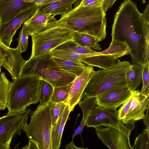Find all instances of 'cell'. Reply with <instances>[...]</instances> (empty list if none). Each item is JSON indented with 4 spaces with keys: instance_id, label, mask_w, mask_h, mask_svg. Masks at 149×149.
<instances>
[{
    "instance_id": "7bdbcfd3",
    "label": "cell",
    "mask_w": 149,
    "mask_h": 149,
    "mask_svg": "<svg viewBox=\"0 0 149 149\" xmlns=\"http://www.w3.org/2000/svg\"><path fill=\"white\" fill-rule=\"evenodd\" d=\"M1 66H3L4 67V65L3 61L0 59V67Z\"/></svg>"
},
{
    "instance_id": "d6a6232c",
    "label": "cell",
    "mask_w": 149,
    "mask_h": 149,
    "mask_svg": "<svg viewBox=\"0 0 149 149\" xmlns=\"http://www.w3.org/2000/svg\"><path fill=\"white\" fill-rule=\"evenodd\" d=\"M142 81L143 86L141 93L149 96V60L142 66Z\"/></svg>"
},
{
    "instance_id": "b9f144b4",
    "label": "cell",
    "mask_w": 149,
    "mask_h": 149,
    "mask_svg": "<svg viewBox=\"0 0 149 149\" xmlns=\"http://www.w3.org/2000/svg\"><path fill=\"white\" fill-rule=\"evenodd\" d=\"M61 0H47L44 3H43L40 7V8L41 7H43L46 5H47V4L51 3H52L55 1Z\"/></svg>"
},
{
    "instance_id": "f546056e",
    "label": "cell",
    "mask_w": 149,
    "mask_h": 149,
    "mask_svg": "<svg viewBox=\"0 0 149 149\" xmlns=\"http://www.w3.org/2000/svg\"><path fill=\"white\" fill-rule=\"evenodd\" d=\"M68 100L59 103H55L50 101L49 103L52 119V128L56 124L59 117L67 104Z\"/></svg>"
},
{
    "instance_id": "484cf974",
    "label": "cell",
    "mask_w": 149,
    "mask_h": 149,
    "mask_svg": "<svg viewBox=\"0 0 149 149\" xmlns=\"http://www.w3.org/2000/svg\"><path fill=\"white\" fill-rule=\"evenodd\" d=\"M10 83L6 77L5 72H2L0 74V111L5 109L6 107Z\"/></svg>"
},
{
    "instance_id": "9c48e42d",
    "label": "cell",
    "mask_w": 149,
    "mask_h": 149,
    "mask_svg": "<svg viewBox=\"0 0 149 149\" xmlns=\"http://www.w3.org/2000/svg\"><path fill=\"white\" fill-rule=\"evenodd\" d=\"M31 111L29 109L0 117V149L10 148L12 139L17 135H21Z\"/></svg>"
},
{
    "instance_id": "e0dca14e",
    "label": "cell",
    "mask_w": 149,
    "mask_h": 149,
    "mask_svg": "<svg viewBox=\"0 0 149 149\" xmlns=\"http://www.w3.org/2000/svg\"><path fill=\"white\" fill-rule=\"evenodd\" d=\"M25 0H0V24L6 22L24 9L34 4Z\"/></svg>"
},
{
    "instance_id": "2e32d148",
    "label": "cell",
    "mask_w": 149,
    "mask_h": 149,
    "mask_svg": "<svg viewBox=\"0 0 149 149\" xmlns=\"http://www.w3.org/2000/svg\"><path fill=\"white\" fill-rule=\"evenodd\" d=\"M54 15L42 11L38 7L34 13L24 23L28 28L29 36L39 33L44 30L52 22L56 19Z\"/></svg>"
},
{
    "instance_id": "1f68e13d",
    "label": "cell",
    "mask_w": 149,
    "mask_h": 149,
    "mask_svg": "<svg viewBox=\"0 0 149 149\" xmlns=\"http://www.w3.org/2000/svg\"><path fill=\"white\" fill-rule=\"evenodd\" d=\"M29 31L27 27L24 25L22 26L17 40L18 43L16 48L20 53L26 51L28 46Z\"/></svg>"
},
{
    "instance_id": "8992f818",
    "label": "cell",
    "mask_w": 149,
    "mask_h": 149,
    "mask_svg": "<svg viewBox=\"0 0 149 149\" xmlns=\"http://www.w3.org/2000/svg\"><path fill=\"white\" fill-rule=\"evenodd\" d=\"M74 31L63 18L51 22L43 31L32 35V51L30 58L51 51L63 43L73 40Z\"/></svg>"
},
{
    "instance_id": "d4e9b609",
    "label": "cell",
    "mask_w": 149,
    "mask_h": 149,
    "mask_svg": "<svg viewBox=\"0 0 149 149\" xmlns=\"http://www.w3.org/2000/svg\"><path fill=\"white\" fill-rule=\"evenodd\" d=\"M53 56L65 60L81 62L84 59L99 54L96 52L89 54H79L63 50L53 49L51 51Z\"/></svg>"
},
{
    "instance_id": "5b68a950",
    "label": "cell",
    "mask_w": 149,
    "mask_h": 149,
    "mask_svg": "<svg viewBox=\"0 0 149 149\" xmlns=\"http://www.w3.org/2000/svg\"><path fill=\"white\" fill-rule=\"evenodd\" d=\"M39 74L41 79L50 83L54 88L68 85L77 77L61 69L54 61L51 51L30 58L23 65L21 74Z\"/></svg>"
},
{
    "instance_id": "4fadbf2b",
    "label": "cell",
    "mask_w": 149,
    "mask_h": 149,
    "mask_svg": "<svg viewBox=\"0 0 149 149\" xmlns=\"http://www.w3.org/2000/svg\"><path fill=\"white\" fill-rule=\"evenodd\" d=\"M119 120L116 109L95 106L88 116L85 125L88 127H106L116 124Z\"/></svg>"
},
{
    "instance_id": "ac0fdd59",
    "label": "cell",
    "mask_w": 149,
    "mask_h": 149,
    "mask_svg": "<svg viewBox=\"0 0 149 149\" xmlns=\"http://www.w3.org/2000/svg\"><path fill=\"white\" fill-rule=\"evenodd\" d=\"M70 112L69 106L67 104L56 124L52 128L51 135L52 149H58L61 147L62 134Z\"/></svg>"
},
{
    "instance_id": "d590c367",
    "label": "cell",
    "mask_w": 149,
    "mask_h": 149,
    "mask_svg": "<svg viewBox=\"0 0 149 149\" xmlns=\"http://www.w3.org/2000/svg\"><path fill=\"white\" fill-rule=\"evenodd\" d=\"M116 0H104L102 8L104 11L106 12L109 8H110Z\"/></svg>"
},
{
    "instance_id": "603a6c76",
    "label": "cell",
    "mask_w": 149,
    "mask_h": 149,
    "mask_svg": "<svg viewBox=\"0 0 149 149\" xmlns=\"http://www.w3.org/2000/svg\"><path fill=\"white\" fill-rule=\"evenodd\" d=\"M53 58L61 69L77 77L79 76L88 66L81 62L65 60L54 56Z\"/></svg>"
},
{
    "instance_id": "ab89813d",
    "label": "cell",
    "mask_w": 149,
    "mask_h": 149,
    "mask_svg": "<svg viewBox=\"0 0 149 149\" xmlns=\"http://www.w3.org/2000/svg\"><path fill=\"white\" fill-rule=\"evenodd\" d=\"M141 13L146 20L149 23V5L148 3L143 12Z\"/></svg>"
},
{
    "instance_id": "83f0119b",
    "label": "cell",
    "mask_w": 149,
    "mask_h": 149,
    "mask_svg": "<svg viewBox=\"0 0 149 149\" xmlns=\"http://www.w3.org/2000/svg\"><path fill=\"white\" fill-rule=\"evenodd\" d=\"M54 89V88L50 83L43 79H40L39 95L40 104H45L50 101Z\"/></svg>"
},
{
    "instance_id": "7402d4cb",
    "label": "cell",
    "mask_w": 149,
    "mask_h": 149,
    "mask_svg": "<svg viewBox=\"0 0 149 149\" xmlns=\"http://www.w3.org/2000/svg\"><path fill=\"white\" fill-rule=\"evenodd\" d=\"M142 66L132 64L126 72V86L133 91L137 89L142 81Z\"/></svg>"
},
{
    "instance_id": "7a4b0ae2",
    "label": "cell",
    "mask_w": 149,
    "mask_h": 149,
    "mask_svg": "<svg viewBox=\"0 0 149 149\" xmlns=\"http://www.w3.org/2000/svg\"><path fill=\"white\" fill-rule=\"evenodd\" d=\"M74 31L86 33L98 41L106 37V13L102 6L85 7L80 3L67 14L61 16Z\"/></svg>"
},
{
    "instance_id": "f35d334b",
    "label": "cell",
    "mask_w": 149,
    "mask_h": 149,
    "mask_svg": "<svg viewBox=\"0 0 149 149\" xmlns=\"http://www.w3.org/2000/svg\"><path fill=\"white\" fill-rule=\"evenodd\" d=\"M147 111L146 114L143 119V122L145 126L147 128L149 129V106L147 109Z\"/></svg>"
},
{
    "instance_id": "5bb4252c",
    "label": "cell",
    "mask_w": 149,
    "mask_h": 149,
    "mask_svg": "<svg viewBox=\"0 0 149 149\" xmlns=\"http://www.w3.org/2000/svg\"><path fill=\"white\" fill-rule=\"evenodd\" d=\"M94 71L93 67L88 66L72 82L67 102L70 112L82 99L84 90Z\"/></svg>"
},
{
    "instance_id": "ffe728a7",
    "label": "cell",
    "mask_w": 149,
    "mask_h": 149,
    "mask_svg": "<svg viewBox=\"0 0 149 149\" xmlns=\"http://www.w3.org/2000/svg\"><path fill=\"white\" fill-rule=\"evenodd\" d=\"M96 97L84 99L78 102V104L82 111L83 118L80 125L75 130L72 135V141H73L74 138L76 135L78 134L81 135L88 117L93 109L96 105Z\"/></svg>"
},
{
    "instance_id": "7c38bea8",
    "label": "cell",
    "mask_w": 149,
    "mask_h": 149,
    "mask_svg": "<svg viewBox=\"0 0 149 149\" xmlns=\"http://www.w3.org/2000/svg\"><path fill=\"white\" fill-rule=\"evenodd\" d=\"M0 59L3 61L4 67L13 79L19 77L22 67L26 61L16 48L8 47L0 41Z\"/></svg>"
},
{
    "instance_id": "74e56055",
    "label": "cell",
    "mask_w": 149,
    "mask_h": 149,
    "mask_svg": "<svg viewBox=\"0 0 149 149\" xmlns=\"http://www.w3.org/2000/svg\"><path fill=\"white\" fill-rule=\"evenodd\" d=\"M47 0H25V2L27 3L34 4L38 7H40Z\"/></svg>"
},
{
    "instance_id": "4316f807",
    "label": "cell",
    "mask_w": 149,
    "mask_h": 149,
    "mask_svg": "<svg viewBox=\"0 0 149 149\" xmlns=\"http://www.w3.org/2000/svg\"><path fill=\"white\" fill-rule=\"evenodd\" d=\"M55 49L63 50L79 54H89L96 51L84 47L70 40L66 41L56 47Z\"/></svg>"
},
{
    "instance_id": "44dd1931",
    "label": "cell",
    "mask_w": 149,
    "mask_h": 149,
    "mask_svg": "<svg viewBox=\"0 0 149 149\" xmlns=\"http://www.w3.org/2000/svg\"><path fill=\"white\" fill-rule=\"evenodd\" d=\"M99 52L101 54L108 56L116 60L129 54L130 50L125 41L118 42L112 40L109 46L105 50Z\"/></svg>"
},
{
    "instance_id": "6da1fadb",
    "label": "cell",
    "mask_w": 149,
    "mask_h": 149,
    "mask_svg": "<svg viewBox=\"0 0 149 149\" xmlns=\"http://www.w3.org/2000/svg\"><path fill=\"white\" fill-rule=\"evenodd\" d=\"M111 35L112 40L126 42L132 64L142 66L149 60V23L131 0H124L119 6Z\"/></svg>"
},
{
    "instance_id": "30bf717a",
    "label": "cell",
    "mask_w": 149,
    "mask_h": 149,
    "mask_svg": "<svg viewBox=\"0 0 149 149\" xmlns=\"http://www.w3.org/2000/svg\"><path fill=\"white\" fill-rule=\"evenodd\" d=\"M38 7L33 4L23 10L11 19L0 24V41L10 47L13 37L22 24L31 17Z\"/></svg>"
},
{
    "instance_id": "277c9868",
    "label": "cell",
    "mask_w": 149,
    "mask_h": 149,
    "mask_svg": "<svg viewBox=\"0 0 149 149\" xmlns=\"http://www.w3.org/2000/svg\"><path fill=\"white\" fill-rule=\"evenodd\" d=\"M131 65L128 61L118 60L110 68L94 71L84 90L82 99L97 97L110 90L126 86V72Z\"/></svg>"
},
{
    "instance_id": "d6986e66",
    "label": "cell",
    "mask_w": 149,
    "mask_h": 149,
    "mask_svg": "<svg viewBox=\"0 0 149 149\" xmlns=\"http://www.w3.org/2000/svg\"><path fill=\"white\" fill-rule=\"evenodd\" d=\"M77 0H61L50 3L43 7L41 10L44 13L52 15H65L73 8L72 6Z\"/></svg>"
},
{
    "instance_id": "e575fe53",
    "label": "cell",
    "mask_w": 149,
    "mask_h": 149,
    "mask_svg": "<svg viewBox=\"0 0 149 149\" xmlns=\"http://www.w3.org/2000/svg\"><path fill=\"white\" fill-rule=\"evenodd\" d=\"M81 4L85 7H99L102 6L104 0H81Z\"/></svg>"
},
{
    "instance_id": "9a60e30c",
    "label": "cell",
    "mask_w": 149,
    "mask_h": 149,
    "mask_svg": "<svg viewBox=\"0 0 149 149\" xmlns=\"http://www.w3.org/2000/svg\"><path fill=\"white\" fill-rule=\"evenodd\" d=\"M149 102V96L142 93L139 90L133 91L129 110L123 121L126 122L131 120L136 121L143 119Z\"/></svg>"
},
{
    "instance_id": "cb8c5ba5",
    "label": "cell",
    "mask_w": 149,
    "mask_h": 149,
    "mask_svg": "<svg viewBox=\"0 0 149 149\" xmlns=\"http://www.w3.org/2000/svg\"><path fill=\"white\" fill-rule=\"evenodd\" d=\"M73 41L84 47L98 51L102 49L97 40L93 36L86 33L74 31Z\"/></svg>"
},
{
    "instance_id": "8fae6325",
    "label": "cell",
    "mask_w": 149,
    "mask_h": 149,
    "mask_svg": "<svg viewBox=\"0 0 149 149\" xmlns=\"http://www.w3.org/2000/svg\"><path fill=\"white\" fill-rule=\"evenodd\" d=\"M132 93L126 86L110 90L96 97V105L116 109L131 97Z\"/></svg>"
},
{
    "instance_id": "4dcf8cb0",
    "label": "cell",
    "mask_w": 149,
    "mask_h": 149,
    "mask_svg": "<svg viewBox=\"0 0 149 149\" xmlns=\"http://www.w3.org/2000/svg\"><path fill=\"white\" fill-rule=\"evenodd\" d=\"M132 149H149V129L146 128L136 139Z\"/></svg>"
},
{
    "instance_id": "8d00e7d4",
    "label": "cell",
    "mask_w": 149,
    "mask_h": 149,
    "mask_svg": "<svg viewBox=\"0 0 149 149\" xmlns=\"http://www.w3.org/2000/svg\"><path fill=\"white\" fill-rule=\"evenodd\" d=\"M22 148L23 149H39L37 144L33 141L30 139H29L28 145Z\"/></svg>"
},
{
    "instance_id": "52a82bcc",
    "label": "cell",
    "mask_w": 149,
    "mask_h": 149,
    "mask_svg": "<svg viewBox=\"0 0 149 149\" xmlns=\"http://www.w3.org/2000/svg\"><path fill=\"white\" fill-rule=\"evenodd\" d=\"M31 114L30 123H26L22 130L29 139L37 144L39 149H52V119L49 102L40 104Z\"/></svg>"
},
{
    "instance_id": "ee69618b",
    "label": "cell",
    "mask_w": 149,
    "mask_h": 149,
    "mask_svg": "<svg viewBox=\"0 0 149 149\" xmlns=\"http://www.w3.org/2000/svg\"><path fill=\"white\" fill-rule=\"evenodd\" d=\"M1 72V67H0V75Z\"/></svg>"
},
{
    "instance_id": "ba28073f",
    "label": "cell",
    "mask_w": 149,
    "mask_h": 149,
    "mask_svg": "<svg viewBox=\"0 0 149 149\" xmlns=\"http://www.w3.org/2000/svg\"><path fill=\"white\" fill-rule=\"evenodd\" d=\"M135 122L133 120L126 122L119 120L116 124L105 128L102 126L95 128L98 138L109 149H132L130 137Z\"/></svg>"
},
{
    "instance_id": "3957f363",
    "label": "cell",
    "mask_w": 149,
    "mask_h": 149,
    "mask_svg": "<svg viewBox=\"0 0 149 149\" xmlns=\"http://www.w3.org/2000/svg\"><path fill=\"white\" fill-rule=\"evenodd\" d=\"M41 77L32 73L13 79L9 86L6 108L8 115L19 113L39 101Z\"/></svg>"
},
{
    "instance_id": "f1b7e54d",
    "label": "cell",
    "mask_w": 149,
    "mask_h": 149,
    "mask_svg": "<svg viewBox=\"0 0 149 149\" xmlns=\"http://www.w3.org/2000/svg\"><path fill=\"white\" fill-rule=\"evenodd\" d=\"M72 83L67 85L54 88L50 101L55 103H59L67 100Z\"/></svg>"
},
{
    "instance_id": "836d02e7",
    "label": "cell",
    "mask_w": 149,
    "mask_h": 149,
    "mask_svg": "<svg viewBox=\"0 0 149 149\" xmlns=\"http://www.w3.org/2000/svg\"><path fill=\"white\" fill-rule=\"evenodd\" d=\"M132 95L118 110V117L119 120H123L125 118L129 109Z\"/></svg>"
},
{
    "instance_id": "60d3db41",
    "label": "cell",
    "mask_w": 149,
    "mask_h": 149,
    "mask_svg": "<svg viewBox=\"0 0 149 149\" xmlns=\"http://www.w3.org/2000/svg\"><path fill=\"white\" fill-rule=\"evenodd\" d=\"M66 149H84V148H79L76 147L73 142L71 141L70 143L67 144L65 147Z\"/></svg>"
}]
</instances>
